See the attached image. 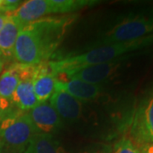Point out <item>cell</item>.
I'll list each match as a JSON object with an SVG mask.
<instances>
[{"mask_svg": "<svg viewBox=\"0 0 153 153\" xmlns=\"http://www.w3.org/2000/svg\"><path fill=\"white\" fill-rule=\"evenodd\" d=\"M55 89L63 90L79 101H91L100 95L102 87L101 84H92L80 80L57 79Z\"/></svg>", "mask_w": 153, "mask_h": 153, "instance_id": "8fae6325", "label": "cell"}, {"mask_svg": "<svg viewBox=\"0 0 153 153\" xmlns=\"http://www.w3.org/2000/svg\"><path fill=\"white\" fill-rule=\"evenodd\" d=\"M33 73L34 71L21 76L13 95V105L16 108L22 111H28L39 104L33 89Z\"/></svg>", "mask_w": 153, "mask_h": 153, "instance_id": "7c38bea8", "label": "cell"}, {"mask_svg": "<svg viewBox=\"0 0 153 153\" xmlns=\"http://www.w3.org/2000/svg\"><path fill=\"white\" fill-rule=\"evenodd\" d=\"M10 15L9 14H0V31L2 30V28L4 27V26L5 25L6 22L9 19Z\"/></svg>", "mask_w": 153, "mask_h": 153, "instance_id": "e0dca14e", "label": "cell"}, {"mask_svg": "<svg viewBox=\"0 0 153 153\" xmlns=\"http://www.w3.org/2000/svg\"><path fill=\"white\" fill-rule=\"evenodd\" d=\"M57 76L50 71L48 62L35 66L33 76L34 93L38 103H45L55 92Z\"/></svg>", "mask_w": 153, "mask_h": 153, "instance_id": "30bf717a", "label": "cell"}, {"mask_svg": "<svg viewBox=\"0 0 153 153\" xmlns=\"http://www.w3.org/2000/svg\"><path fill=\"white\" fill-rule=\"evenodd\" d=\"M27 113L38 133L50 134L63 127L59 115L51 105L46 102L39 103Z\"/></svg>", "mask_w": 153, "mask_h": 153, "instance_id": "ba28073f", "label": "cell"}, {"mask_svg": "<svg viewBox=\"0 0 153 153\" xmlns=\"http://www.w3.org/2000/svg\"><path fill=\"white\" fill-rule=\"evenodd\" d=\"M1 9H2V0H0V14H2L1 13Z\"/></svg>", "mask_w": 153, "mask_h": 153, "instance_id": "44dd1931", "label": "cell"}, {"mask_svg": "<svg viewBox=\"0 0 153 153\" xmlns=\"http://www.w3.org/2000/svg\"><path fill=\"white\" fill-rule=\"evenodd\" d=\"M50 105L61 120L73 123L82 115V103L63 90L55 89L49 98Z\"/></svg>", "mask_w": 153, "mask_h": 153, "instance_id": "9c48e42d", "label": "cell"}, {"mask_svg": "<svg viewBox=\"0 0 153 153\" xmlns=\"http://www.w3.org/2000/svg\"><path fill=\"white\" fill-rule=\"evenodd\" d=\"M36 134L38 131L27 112H16L0 120V145L12 152H25Z\"/></svg>", "mask_w": 153, "mask_h": 153, "instance_id": "277c9868", "label": "cell"}, {"mask_svg": "<svg viewBox=\"0 0 153 153\" xmlns=\"http://www.w3.org/2000/svg\"><path fill=\"white\" fill-rule=\"evenodd\" d=\"M83 153H88V152H83ZM95 153H111V150H109V149H107V148H104V149H102V150H100V151H99Z\"/></svg>", "mask_w": 153, "mask_h": 153, "instance_id": "ac0fdd59", "label": "cell"}, {"mask_svg": "<svg viewBox=\"0 0 153 153\" xmlns=\"http://www.w3.org/2000/svg\"><path fill=\"white\" fill-rule=\"evenodd\" d=\"M75 15L47 16L29 23L20 33L13 57L18 64L37 66L45 62L63 41Z\"/></svg>", "mask_w": 153, "mask_h": 153, "instance_id": "6da1fadb", "label": "cell"}, {"mask_svg": "<svg viewBox=\"0 0 153 153\" xmlns=\"http://www.w3.org/2000/svg\"><path fill=\"white\" fill-rule=\"evenodd\" d=\"M130 133L133 141L137 146L153 144V88L138 105Z\"/></svg>", "mask_w": 153, "mask_h": 153, "instance_id": "5b68a950", "label": "cell"}, {"mask_svg": "<svg viewBox=\"0 0 153 153\" xmlns=\"http://www.w3.org/2000/svg\"><path fill=\"white\" fill-rule=\"evenodd\" d=\"M0 153H14L10 152V151H9V150H7L6 148H4V146H2L1 145H0Z\"/></svg>", "mask_w": 153, "mask_h": 153, "instance_id": "d6986e66", "label": "cell"}, {"mask_svg": "<svg viewBox=\"0 0 153 153\" xmlns=\"http://www.w3.org/2000/svg\"><path fill=\"white\" fill-rule=\"evenodd\" d=\"M24 153H60L59 143L51 134H36Z\"/></svg>", "mask_w": 153, "mask_h": 153, "instance_id": "5bb4252c", "label": "cell"}, {"mask_svg": "<svg viewBox=\"0 0 153 153\" xmlns=\"http://www.w3.org/2000/svg\"><path fill=\"white\" fill-rule=\"evenodd\" d=\"M139 150L140 153H153V144H143L141 146H139Z\"/></svg>", "mask_w": 153, "mask_h": 153, "instance_id": "2e32d148", "label": "cell"}, {"mask_svg": "<svg viewBox=\"0 0 153 153\" xmlns=\"http://www.w3.org/2000/svg\"><path fill=\"white\" fill-rule=\"evenodd\" d=\"M3 56V55H2V53H1V51H0V57H2Z\"/></svg>", "mask_w": 153, "mask_h": 153, "instance_id": "7402d4cb", "label": "cell"}, {"mask_svg": "<svg viewBox=\"0 0 153 153\" xmlns=\"http://www.w3.org/2000/svg\"><path fill=\"white\" fill-rule=\"evenodd\" d=\"M132 56H134V54L126 55L107 63L82 67L61 75H66L69 80H80L92 84H101V82H105L114 76L123 66L126 60Z\"/></svg>", "mask_w": 153, "mask_h": 153, "instance_id": "8992f818", "label": "cell"}, {"mask_svg": "<svg viewBox=\"0 0 153 153\" xmlns=\"http://www.w3.org/2000/svg\"><path fill=\"white\" fill-rule=\"evenodd\" d=\"M4 61L0 58V73L4 70Z\"/></svg>", "mask_w": 153, "mask_h": 153, "instance_id": "ffe728a7", "label": "cell"}, {"mask_svg": "<svg viewBox=\"0 0 153 153\" xmlns=\"http://www.w3.org/2000/svg\"><path fill=\"white\" fill-rule=\"evenodd\" d=\"M26 26L13 14L0 31V51L4 57H13L16 39L22 30Z\"/></svg>", "mask_w": 153, "mask_h": 153, "instance_id": "4fadbf2b", "label": "cell"}, {"mask_svg": "<svg viewBox=\"0 0 153 153\" xmlns=\"http://www.w3.org/2000/svg\"><path fill=\"white\" fill-rule=\"evenodd\" d=\"M20 82L15 64L11 65L0 76V120L14 112L13 95Z\"/></svg>", "mask_w": 153, "mask_h": 153, "instance_id": "52a82bcc", "label": "cell"}, {"mask_svg": "<svg viewBox=\"0 0 153 153\" xmlns=\"http://www.w3.org/2000/svg\"><path fill=\"white\" fill-rule=\"evenodd\" d=\"M152 46H153V33L136 40L101 45L82 54L60 57L57 60L48 61V66L50 71L57 76L82 67L107 63Z\"/></svg>", "mask_w": 153, "mask_h": 153, "instance_id": "7a4b0ae2", "label": "cell"}, {"mask_svg": "<svg viewBox=\"0 0 153 153\" xmlns=\"http://www.w3.org/2000/svg\"><path fill=\"white\" fill-rule=\"evenodd\" d=\"M111 153H140L139 147L132 140L122 138L114 145Z\"/></svg>", "mask_w": 153, "mask_h": 153, "instance_id": "9a60e30c", "label": "cell"}, {"mask_svg": "<svg viewBox=\"0 0 153 153\" xmlns=\"http://www.w3.org/2000/svg\"><path fill=\"white\" fill-rule=\"evenodd\" d=\"M153 33V9L131 12L119 20L110 30L89 47L128 42Z\"/></svg>", "mask_w": 153, "mask_h": 153, "instance_id": "3957f363", "label": "cell"}]
</instances>
